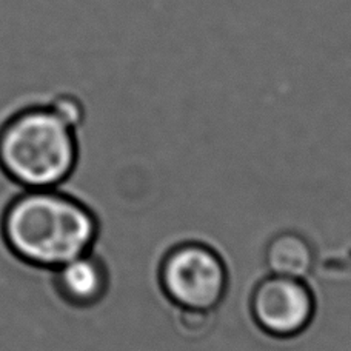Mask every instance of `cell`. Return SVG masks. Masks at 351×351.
Segmentation results:
<instances>
[{"label": "cell", "mask_w": 351, "mask_h": 351, "mask_svg": "<svg viewBox=\"0 0 351 351\" xmlns=\"http://www.w3.org/2000/svg\"><path fill=\"white\" fill-rule=\"evenodd\" d=\"M99 222L88 206L58 188L25 190L2 216V236L17 259L37 268L56 269L90 253Z\"/></svg>", "instance_id": "obj_1"}, {"label": "cell", "mask_w": 351, "mask_h": 351, "mask_svg": "<svg viewBox=\"0 0 351 351\" xmlns=\"http://www.w3.org/2000/svg\"><path fill=\"white\" fill-rule=\"evenodd\" d=\"M77 159L76 128L49 105L17 111L0 127V168L25 190L58 188Z\"/></svg>", "instance_id": "obj_2"}, {"label": "cell", "mask_w": 351, "mask_h": 351, "mask_svg": "<svg viewBox=\"0 0 351 351\" xmlns=\"http://www.w3.org/2000/svg\"><path fill=\"white\" fill-rule=\"evenodd\" d=\"M228 269L216 250L184 242L160 262L159 284L179 310L215 311L228 290Z\"/></svg>", "instance_id": "obj_3"}, {"label": "cell", "mask_w": 351, "mask_h": 351, "mask_svg": "<svg viewBox=\"0 0 351 351\" xmlns=\"http://www.w3.org/2000/svg\"><path fill=\"white\" fill-rule=\"evenodd\" d=\"M250 310L263 333L291 339L310 327L316 315V298L304 279L269 274L254 287Z\"/></svg>", "instance_id": "obj_4"}, {"label": "cell", "mask_w": 351, "mask_h": 351, "mask_svg": "<svg viewBox=\"0 0 351 351\" xmlns=\"http://www.w3.org/2000/svg\"><path fill=\"white\" fill-rule=\"evenodd\" d=\"M53 271L59 296L77 308L99 304L108 291V268L93 252L77 256Z\"/></svg>", "instance_id": "obj_5"}, {"label": "cell", "mask_w": 351, "mask_h": 351, "mask_svg": "<svg viewBox=\"0 0 351 351\" xmlns=\"http://www.w3.org/2000/svg\"><path fill=\"white\" fill-rule=\"evenodd\" d=\"M269 274L305 279L315 267V250L305 236L282 231L268 241L263 253Z\"/></svg>", "instance_id": "obj_6"}, {"label": "cell", "mask_w": 351, "mask_h": 351, "mask_svg": "<svg viewBox=\"0 0 351 351\" xmlns=\"http://www.w3.org/2000/svg\"><path fill=\"white\" fill-rule=\"evenodd\" d=\"M48 105L51 106V108L58 112L62 119H65L68 123L73 125L74 128H77L79 125L84 122V117H85L84 106L80 104V100L74 96L62 94V96H58L54 100H51V104Z\"/></svg>", "instance_id": "obj_7"}, {"label": "cell", "mask_w": 351, "mask_h": 351, "mask_svg": "<svg viewBox=\"0 0 351 351\" xmlns=\"http://www.w3.org/2000/svg\"><path fill=\"white\" fill-rule=\"evenodd\" d=\"M215 311H197V310H180L178 322L185 335H202L208 331L213 322Z\"/></svg>", "instance_id": "obj_8"}]
</instances>
